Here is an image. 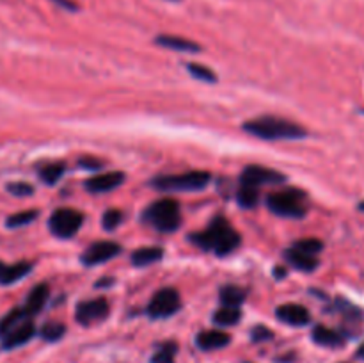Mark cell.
Here are the masks:
<instances>
[{
  "mask_svg": "<svg viewBox=\"0 0 364 363\" xmlns=\"http://www.w3.org/2000/svg\"><path fill=\"white\" fill-rule=\"evenodd\" d=\"M189 239L203 251L215 253L219 256H226L233 253L242 242L240 233L229 225L228 219L220 218V216L212 219L208 228L203 230V232L190 233Z\"/></svg>",
  "mask_w": 364,
  "mask_h": 363,
  "instance_id": "obj_1",
  "label": "cell"
},
{
  "mask_svg": "<svg viewBox=\"0 0 364 363\" xmlns=\"http://www.w3.org/2000/svg\"><path fill=\"white\" fill-rule=\"evenodd\" d=\"M243 131L250 136L265 139V141H290V139H302L307 136V132L297 123L283 118H274V116L249 119L243 123Z\"/></svg>",
  "mask_w": 364,
  "mask_h": 363,
  "instance_id": "obj_2",
  "label": "cell"
},
{
  "mask_svg": "<svg viewBox=\"0 0 364 363\" xmlns=\"http://www.w3.org/2000/svg\"><path fill=\"white\" fill-rule=\"evenodd\" d=\"M267 206H269L270 211L276 216L300 219L307 214L309 202H307L306 192L295 187H288L269 194V198H267Z\"/></svg>",
  "mask_w": 364,
  "mask_h": 363,
  "instance_id": "obj_3",
  "label": "cell"
},
{
  "mask_svg": "<svg viewBox=\"0 0 364 363\" xmlns=\"http://www.w3.org/2000/svg\"><path fill=\"white\" fill-rule=\"evenodd\" d=\"M142 221L148 223L155 230L163 233L175 232L182 225V211H180V203L176 199L163 198L159 202L151 203L146 209Z\"/></svg>",
  "mask_w": 364,
  "mask_h": 363,
  "instance_id": "obj_4",
  "label": "cell"
},
{
  "mask_svg": "<svg viewBox=\"0 0 364 363\" xmlns=\"http://www.w3.org/2000/svg\"><path fill=\"white\" fill-rule=\"evenodd\" d=\"M210 173L206 171H189L183 175H163L151 180V187L159 191H203L208 187Z\"/></svg>",
  "mask_w": 364,
  "mask_h": 363,
  "instance_id": "obj_5",
  "label": "cell"
},
{
  "mask_svg": "<svg viewBox=\"0 0 364 363\" xmlns=\"http://www.w3.org/2000/svg\"><path fill=\"white\" fill-rule=\"evenodd\" d=\"M83 225V216L75 209H58L48 219L50 232L59 239H72Z\"/></svg>",
  "mask_w": 364,
  "mask_h": 363,
  "instance_id": "obj_6",
  "label": "cell"
},
{
  "mask_svg": "<svg viewBox=\"0 0 364 363\" xmlns=\"http://www.w3.org/2000/svg\"><path fill=\"white\" fill-rule=\"evenodd\" d=\"M180 306H182V299H180L178 291H175V289H162V291H159L153 296L146 312H148L151 319H167L175 315L180 310Z\"/></svg>",
  "mask_w": 364,
  "mask_h": 363,
  "instance_id": "obj_7",
  "label": "cell"
},
{
  "mask_svg": "<svg viewBox=\"0 0 364 363\" xmlns=\"http://www.w3.org/2000/svg\"><path fill=\"white\" fill-rule=\"evenodd\" d=\"M286 176L276 169L263 168V166H247L240 176V184L250 185V187H262V185L283 184Z\"/></svg>",
  "mask_w": 364,
  "mask_h": 363,
  "instance_id": "obj_8",
  "label": "cell"
},
{
  "mask_svg": "<svg viewBox=\"0 0 364 363\" xmlns=\"http://www.w3.org/2000/svg\"><path fill=\"white\" fill-rule=\"evenodd\" d=\"M110 306L107 303V299L98 298L91 299V301H83L76 305L75 310V319L82 326H91L93 322H100L109 315Z\"/></svg>",
  "mask_w": 364,
  "mask_h": 363,
  "instance_id": "obj_9",
  "label": "cell"
},
{
  "mask_svg": "<svg viewBox=\"0 0 364 363\" xmlns=\"http://www.w3.org/2000/svg\"><path fill=\"white\" fill-rule=\"evenodd\" d=\"M121 253V246L116 244V242L103 241V242H95V244L89 246L82 255V264L91 268V265L103 264V262H109L110 258H116V256Z\"/></svg>",
  "mask_w": 364,
  "mask_h": 363,
  "instance_id": "obj_10",
  "label": "cell"
},
{
  "mask_svg": "<svg viewBox=\"0 0 364 363\" xmlns=\"http://www.w3.org/2000/svg\"><path fill=\"white\" fill-rule=\"evenodd\" d=\"M123 182H125V175L121 171L103 173V175L86 180V189L93 194H102V192L114 191L119 185H123Z\"/></svg>",
  "mask_w": 364,
  "mask_h": 363,
  "instance_id": "obj_11",
  "label": "cell"
},
{
  "mask_svg": "<svg viewBox=\"0 0 364 363\" xmlns=\"http://www.w3.org/2000/svg\"><path fill=\"white\" fill-rule=\"evenodd\" d=\"M276 317L290 326H306L311 322V315H309L306 306L295 305V303L277 306Z\"/></svg>",
  "mask_w": 364,
  "mask_h": 363,
  "instance_id": "obj_12",
  "label": "cell"
},
{
  "mask_svg": "<svg viewBox=\"0 0 364 363\" xmlns=\"http://www.w3.org/2000/svg\"><path fill=\"white\" fill-rule=\"evenodd\" d=\"M34 335L36 326L32 324V321H27L23 322V324H20L18 328L13 329L11 333H8V335L0 341V345H2V349H6V351H11V349H16L20 348V345H25L27 342H31Z\"/></svg>",
  "mask_w": 364,
  "mask_h": 363,
  "instance_id": "obj_13",
  "label": "cell"
},
{
  "mask_svg": "<svg viewBox=\"0 0 364 363\" xmlns=\"http://www.w3.org/2000/svg\"><path fill=\"white\" fill-rule=\"evenodd\" d=\"M231 342V336L224 331H217V329H208V331H201L196 336V344L203 351H215V349H222Z\"/></svg>",
  "mask_w": 364,
  "mask_h": 363,
  "instance_id": "obj_14",
  "label": "cell"
},
{
  "mask_svg": "<svg viewBox=\"0 0 364 363\" xmlns=\"http://www.w3.org/2000/svg\"><path fill=\"white\" fill-rule=\"evenodd\" d=\"M32 271L31 262H16V264H4L0 262V285H13L18 279L25 278Z\"/></svg>",
  "mask_w": 364,
  "mask_h": 363,
  "instance_id": "obj_15",
  "label": "cell"
},
{
  "mask_svg": "<svg viewBox=\"0 0 364 363\" xmlns=\"http://www.w3.org/2000/svg\"><path fill=\"white\" fill-rule=\"evenodd\" d=\"M48 296H50V289L48 285H45V283H41V285L32 289L29 298H27L25 305H23V310L27 312V315H29L31 319L36 317V315L43 310L45 303L48 301Z\"/></svg>",
  "mask_w": 364,
  "mask_h": 363,
  "instance_id": "obj_16",
  "label": "cell"
},
{
  "mask_svg": "<svg viewBox=\"0 0 364 363\" xmlns=\"http://www.w3.org/2000/svg\"><path fill=\"white\" fill-rule=\"evenodd\" d=\"M313 342H316L318 345H323V348H342L345 344V338H343L342 333L334 331V329L325 328V326H315L313 328V335H311Z\"/></svg>",
  "mask_w": 364,
  "mask_h": 363,
  "instance_id": "obj_17",
  "label": "cell"
},
{
  "mask_svg": "<svg viewBox=\"0 0 364 363\" xmlns=\"http://www.w3.org/2000/svg\"><path fill=\"white\" fill-rule=\"evenodd\" d=\"M27 321H32V319L27 315V312L23 310V306L13 308L9 314H6L4 317L0 319V341H2L8 333H11L13 329L18 328L20 324H23V322H27Z\"/></svg>",
  "mask_w": 364,
  "mask_h": 363,
  "instance_id": "obj_18",
  "label": "cell"
},
{
  "mask_svg": "<svg viewBox=\"0 0 364 363\" xmlns=\"http://www.w3.org/2000/svg\"><path fill=\"white\" fill-rule=\"evenodd\" d=\"M285 258L293 265V268L304 272H311L318 268V258H316V256L306 255V253H300L293 248L286 249Z\"/></svg>",
  "mask_w": 364,
  "mask_h": 363,
  "instance_id": "obj_19",
  "label": "cell"
},
{
  "mask_svg": "<svg viewBox=\"0 0 364 363\" xmlns=\"http://www.w3.org/2000/svg\"><path fill=\"white\" fill-rule=\"evenodd\" d=\"M160 46H166V48L171 50H180V52H199L201 46L198 43L190 41V39L185 38H178V36H167L162 34L155 39Z\"/></svg>",
  "mask_w": 364,
  "mask_h": 363,
  "instance_id": "obj_20",
  "label": "cell"
},
{
  "mask_svg": "<svg viewBox=\"0 0 364 363\" xmlns=\"http://www.w3.org/2000/svg\"><path fill=\"white\" fill-rule=\"evenodd\" d=\"M163 249L162 248H141L132 253V264L137 268H146L155 262L162 260Z\"/></svg>",
  "mask_w": 364,
  "mask_h": 363,
  "instance_id": "obj_21",
  "label": "cell"
},
{
  "mask_svg": "<svg viewBox=\"0 0 364 363\" xmlns=\"http://www.w3.org/2000/svg\"><path fill=\"white\" fill-rule=\"evenodd\" d=\"M243 301H245V291H242L240 287H235V285H226V287L220 289V303H222V306H233V308H238Z\"/></svg>",
  "mask_w": 364,
  "mask_h": 363,
  "instance_id": "obj_22",
  "label": "cell"
},
{
  "mask_svg": "<svg viewBox=\"0 0 364 363\" xmlns=\"http://www.w3.org/2000/svg\"><path fill=\"white\" fill-rule=\"evenodd\" d=\"M240 319H242V312L233 306H222L213 314V322L219 326H235Z\"/></svg>",
  "mask_w": 364,
  "mask_h": 363,
  "instance_id": "obj_23",
  "label": "cell"
},
{
  "mask_svg": "<svg viewBox=\"0 0 364 363\" xmlns=\"http://www.w3.org/2000/svg\"><path fill=\"white\" fill-rule=\"evenodd\" d=\"M66 171V166L62 162H53V164L45 166L43 169H39V178L45 182L46 185H55L59 182L62 175Z\"/></svg>",
  "mask_w": 364,
  "mask_h": 363,
  "instance_id": "obj_24",
  "label": "cell"
},
{
  "mask_svg": "<svg viewBox=\"0 0 364 363\" xmlns=\"http://www.w3.org/2000/svg\"><path fill=\"white\" fill-rule=\"evenodd\" d=\"M236 199H238L240 206H243V209H255L259 202V189L240 184L238 198Z\"/></svg>",
  "mask_w": 364,
  "mask_h": 363,
  "instance_id": "obj_25",
  "label": "cell"
},
{
  "mask_svg": "<svg viewBox=\"0 0 364 363\" xmlns=\"http://www.w3.org/2000/svg\"><path fill=\"white\" fill-rule=\"evenodd\" d=\"M66 333V326L61 322H46L41 329H39V335H41L43 341L46 342H58L61 341Z\"/></svg>",
  "mask_w": 364,
  "mask_h": 363,
  "instance_id": "obj_26",
  "label": "cell"
},
{
  "mask_svg": "<svg viewBox=\"0 0 364 363\" xmlns=\"http://www.w3.org/2000/svg\"><path fill=\"white\" fill-rule=\"evenodd\" d=\"M176 352H178V345L175 342H166L159 345V351L153 355L151 363H175Z\"/></svg>",
  "mask_w": 364,
  "mask_h": 363,
  "instance_id": "obj_27",
  "label": "cell"
},
{
  "mask_svg": "<svg viewBox=\"0 0 364 363\" xmlns=\"http://www.w3.org/2000/svg\"><path fill=\"white\" fill-rule=\"evenodd\" d=\"M39 216L38 211H23L18 212V214H13L6 219V226L8 228H20V226H27L31 225L36 218Z\"/></svg>",
  "mask_w": 364,
  "mask_h": 363,
  "instance_id": "obj_28",
  "label": "cell"
},
{
  "mask_svg": "<svg viewBox=\"0 0 364 363\" xmlns=\"http://www.w3.org/2000/svg\"><path fill=\"white\" fill-rule=\"evenodd\" d=\"M187 70L190 72V75L199 79V81L210 82V84L217 82V75L212 72V68H206V66L203 65H196V62H189V65H187Z\"/></svg>",
  "mask_w": 364,
  "mask_h": 363,
  "instance_id": "obj_29",
  "label": "cell"
},
{
  "mask_svg": "<svg viewBox=\"0 0 364 363\" xmlns=\"http://www.w3.org/2000/svg\"><path fill=\"white\" fill-rule=\"evenodd\" d=\"M334 308L338 310L339 314L345 315L346 319H353V321H357V319H363V310L357 308V306H353L352 303H349L346 299H336V303H334Z\"/></svg>",
  "mask_w": 364,
  "mask_h": 363,
  "instance_id": "obj_30",
  "label": "cell"
},
{
  "mask_svg": "<svg viewBox=\"0 0 364 363\" xmlns=\"http://www.w3.org/2000/svg\"><path fill=\"white\" fill-rule=\"evenodd\" d=\"M292 248L300 253H306V255L316 256L323 249V244L318 239H302V241H297Z\"/></svg>",
  "mask_w": 364,
  "mask_h": 363,
  "instance_id": "obj_31",
  "label": "cell"
},
{
  "mask_svg": "<svg viewBox=\"0 0 364 363\" xmlns=\"http://www.w3.org/2000/svg\"><path fill=\"white\" fill-rule=\"evenodd\" d=\"M102 221H103V228L109 230V232H112V230H116L119 225H121L123 212L118 211V209H109V211L103 214Z\"/></svg>",
  "mask_w": 364,
  "mask_h": 363,
  "instance_id": "obj_32",
  "label": "cell"
},
{
  "mask_svg": "<svg viewBox=\"0 0 364 363\" xmlns=\"http://www.w3.org/2000/svg\"><path fill=\"white\" fill-rule=\"evenodd\" d=\"M6 191L9 194L16 196V198H27V196L34 194V187L31 184H27V182H13L6 187Z\"/></svg>",
  "mask_w": 364,
  "mask_h": 363,
  "instance_id": "obj_33",
  "label": "cell"
},
{
  "mask_svg": "<svg viewBox=\"0 0 364 363\" xmlns=\"http://www.w3.org/2000/svg\"><path fill=\"white\" fill-rule=\"evenodd\" d=\"M250 336H252V341L255 342H265L272 341L274 333L270 331L269 328H265V326H256V328L252 329V333H250Z\"/></svg>",
  "mask_w": 364,
  "mask_h": 363,
  "instance_id": "obj_34",
  "label": "cell"
},
{
  "mask_svg": "<svg viewBox=\"0 0 364 363\" xmlns=\"http://www.w3.org/2000/svg\"><path fill=\"white\" fill-rule=\"evenodd\" d=\"M79 166H82V168H86V169H100L103 166V162L98 161V159L83 157L79 161Z\"/></svg>",
  "mask_w": 364,
  "mask_h": 363,
  "instance_id": "obj_35",
  "label": "cell"
},
{
  "mask_svg": "<svg viewBox=\"0 0 364 363\" xmlns=\"http://www.w3.org/2000/svg\"><path fill=\"white\" fill-rule=\"evenodd\" d=\"M52 2H55V4L61 6V8L68 9V11H76V9H79V6H76L75 2H72V0H52Z\"/></svg>",
  "mask_w": 364,
  "mask_h": 363,
  "instance_id": "obj_36",
  "label": "cell"
},
{
  "mask_svg": "<svg viewBox=\"0 0 364 363\" xmlns=\"http://www.w3.org/2000/svg\"><path fill=\"white\" fill-rule=\"evenodd\" d=\"M114 283V279H102L100 283H96V287H109V285H112Z\"/></svg>",
  "mask_w": 364,
  "mask_h": 363,
  "instance_id": "obj_37",
  "label": "cell"
},
{
  "mask_svg": "<svg viewBox=\"0 0 364 363\" xmlns=\"http://www.w3.org/2000/svg\"><path fill=\"white\" fill-rule=\"evenodd\" d=\"M276 276H277V278H281V276H286V269H283L281 265H277Z\"/></svg>",
  "mask_w": 364,
  "mask_h": 363,
  "instance_id": "obj_38",
  "label": "cell"
},
{
  "mask_svg": "<svg viewBox=\"0 0 364 363\" xmlns=\"http://www.w3.org/2000/svg\"><path fill=\"white\" fill-rule=\"evenodd\" d=\"M356 356L357 358H360V359H364V344L360 345L359 349H357V352H356Z\"/></svg>",
  "mask_w": 364,
  "mask_h": 363,
  "instance_id": "obj_39",
  "label": "cell"
},
{
  "mask_svg": "<svg viewBox=\"0 0 364 363\" xmlns=\"http://www.w3.org/2000/svg\"><path fill=\"white\" fill-rule=\"evenodd\" d=\"M359 211H360V212H364V202H360V203H359Z\"/></svg>",
  "mask_w": 364,
  "mask_h": 363,
  "instance_id": "obj_40",
  "label": "cell"
}]
</instances>
